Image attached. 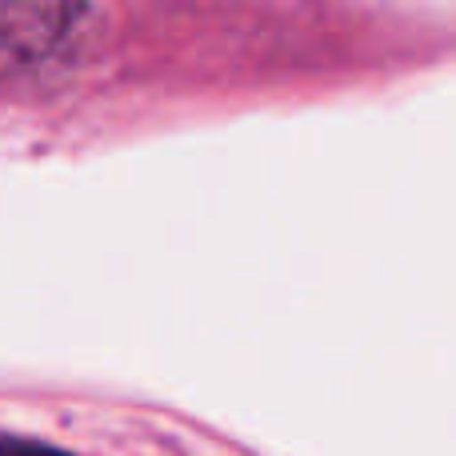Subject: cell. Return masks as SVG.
I'll list each match as a JSON object with an SVG mask.
<instances>
[{
	"label": "cell",
	"instance_id": "1",
	"mask_svg": "<svg viewBox=\"0 0 456 456\" xmlns=\"http://www.w3.org/2000/svg\"><path fill=\"white\" fill-rule=\"evenodd\" d=\"M80 0H4V61L32 69L56 56L77 32Z\"/></svg>",
	"mask_w": 456,
	"mask_h": 456
}]
</instances>
